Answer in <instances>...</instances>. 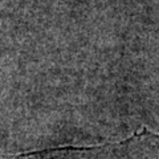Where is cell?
Returning a JSON list of instances; mask_svg holds the SVG:
<instances>
[{
	"label": "cell",
	"instance_id": "1",
	"mask_svg": "<svg viewBox=\"0 0 159 159\" xmlns=\"http://www.w3.org/2000/svg\"><path fill=\"white\" fill-rule=\"evenodd\" d=\"M0 159H6V155H0Z\"/></svg>",
	"mask_w": 159,
	"mask_h": 159
}]
</instances>
